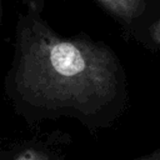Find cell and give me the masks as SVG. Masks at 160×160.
Here are the masks:
<instances>
[{"instance_id": "6da1fadb", "label": "cell", "mask_w": 160, "mask_h": 160, "mask_svg": "<svg viewBox=\"0 0 160 160\" xmlns=\"http://www.w3.org/2000/svg\"><path fill=\"white\" fill-rule=\"evenodd\" d=\"M120 64L102 42L56 34L31 5L20 18L9 95L30 124L62 116L109 126L124 100Z\"/></svg>"}, {"instance_id": "7a4b0ae2", "label": "cell", "mask_w": 160, "mask_h": 160, "mask_svg": "<svg viewBox=\"0 0 160 160\" xmlns=\"http://www.w3.org/2000/svg\"><path fill=\"white\" fill-rule=\"evenodd\" d=\"M68 134L51 132L35 136L0 150V160H66Z\"/></svg>"}, {"instance_id": "3957f363", "label": "cell", "mask_w": 160, "mask_h": 160, "mask_svg": "<svg viewBox=\"0 0 160 160\" xmlns=\"http://www.w3.org/2000/svg\"><path fill=\"white\" fill-rule=\"evenodd\" d=\"M110 14L118 19L131 22L138 19L145 8L144 0H98Z\"/></svg>"}, {"instance_id": "277c9868", "label": "cell", "mask_w": 160, "mask_h": 160, "mask_svg": "<svg viewBox=\"0 0 160 160\" xmlns=\"http://www.w3.org/2000/svg\"><path fill=\"white\" fill-rule=\"evenodd\" d=\"M150 38L156 45L160 46V19L150 26Z\"/></svg>"}, {"instance_id": "5b68a950", "label": "cell", "mask_w": 160, "mask_h": 160, "mask_svg": "<svg viewBox=\"0 0 160 160\" xmlns=\"http://www.w3.org/2000/svg\"><path fill=\"white\" fill-rule=\"evenodd\" d=\"M131 160H160V146L154 149L152 151L148 152V154H144L141 156H138V158H134Z\"/></svg>"}]
</instances>
